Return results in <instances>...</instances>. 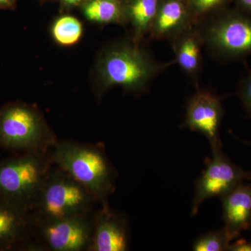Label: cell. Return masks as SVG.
Instances as JSON below:
<instances>
[{"mask_svg":"<svg viewBox=\"0 0 251 251\" xmlns=\"http://www.w3.org/2000/svg\"><path fill=\"white\" fill-rule=\"evenodd\" d=\"M175 61L161 62L132 38L108 46L97 64L99 96L114 87L131 93L148 91L153 81Z\"/></svg>","mask_w":251,"mask_h":251,"instance_id":"cell-1","label":"cell"},{"mask_svg":"<svg viewBox=\"0 0 251 251\" xmlns=\"http://www.w3.org/2000/svg\"><path fill=\"white\" fill-rule=\"evenodd\" d=\"M51 151L54 165L84 185L99 205H109V199L116 188L117 173L103 147L57 140Z\"/></svg>","mask_w":251,"mask_h":251,"instance_id":"cell-2","label":"cell"},{"mask_svg":"<svg viewBox=\"0 0 251 251\" xmlns=\"http://www.w3.org/2000/svg\"><path fill=\"white\" fill-rule=\"evenodd\" d=\"M51 149L22 152L0 161V199L32 212L54 166Z\"/></svg>","mask_w":251,"mask_h":251,"instance_id":"cell-3","label":"cell"},{"mask_svg":"<svg viewBox=\"0 0 251 251\" xmlns=\"http://www.w3.org/2000/svg\"><path fill=\"white\" fill-rule=\"evenodd\" d=\"M57 140L34 105L11 102L0 107V148L21 153L46 151Z\"/></svg>","mask_w":251,"mask_h":251,"instance_id":"cell-4","label":"cell"},{"mask_svg":"<svg viewBox=\"0 0 251 251\" xmlns=\"http://www.w3.org/2000/svg\"><path fill=\"white\" fill-rule=\"evenodd\" d=\"M195 27L204 49L216 60L242 61L251 55V15L226 11L200 20Z\"/></svg>","mask_w":251,"mask_h":251,"instance_id":"cell-5","label":"cell"},{"mask_svg":"<svg viewBox=\"0 0 251 251\" xmlns=\"http://www.w3.org/2000/svg\"><path fill=\"white\" fill-rule=\"evenodd\" d=\"M98 204L92 193L67 171L54 165L44 181L33 215L36 221L92 214Z\"/></svg>","mask_w":251,"mask_h":251,"instance_id":"cell-6","label":"cell"},{"mask_svg":"<svg viewBox=\"0 0 251 251\" xmlns=\"http://www.w3.org/2000/svg\"><path fill=\"white\" fill-rule=\"evenodd\" d=\"M92 213L36 221L31 251H88L92 236Z\"/></svg>","mask_w":251,"mask_h":251,"instance_id":"cell-7","label":"cell"},{"mask_svg":"<svg viewBox=\"0 0 251 251\" xmlns=\"http://www.w3.org/2000/svg\"><path fill=\"white\" fill-rule=\"evenodd\" d=\"M212 158L196 182L191 214L196 216L206 200L222 197L239 184L251 181V171L232 163L225 154L223 146L211 149Z\"/></svg>","mask_w":251,"mask_h":251,"instance_id":"cell-8","label":"cell"},{"mask_svg":"<svg viewBox=\"0 0 251 251\" xmlns=\"http://www.w3.org/2000/svg\"><path fill=\"white\" fill-rule=\"evenodd\" d=\"M197 89L186 103L183 127L204 135L211 149L222 147L220 139V128L224 117L222 98L209 91Z\"/></svg>","mask_w":251,"mask_h":251,"instance_id":"cell-9","label":"cell"},{"mask_svg":"<svg viewBox=\"0 0 251 251\" xmlns=\"http://www.w3.org/2000/svg\"><path fill=\"white\" fill-rule=\"evenodd\" d=\"M130 244L128 219L110 206L92 213V236L88 251H126Z\"/></svg>","mask_w":251,"mask_h":251,"instance_id":"cell-10","label":"cell"},{"mask_svg":"<svg viewBox=\"0 0 251 251\" xmlns=\"http://www.w3.org/2000/svg\"><path fill=\"white\" fill-rule=\"evenodd\" d=\"M36 224L31 211L0 199V251H31Z\"/></svg>","mask_w":251,"mask_h":251,"instance_id":"cell-11","label":"cell"},{"mask_svg":"<svg viewBox=\"0 0 251 251\" xmlns=\"http://www.w3.org/2000/svg\"><path fill=\"white\" fill-rule=\"evenodd\" d=\"M196 24L192 10L184 0H160L148 36L152 40L171 42Z\"/></svg>","mask_w":251,"mask_h":251,"instance_id":"cell-12","label":"cell"},{"mask_svg":"<svg viewBox=\"0 0 251 251\" xmlns=\"http://www.w3.org/2000/svg\"><path fill=\"white\" fill-rule=\"evenodd\" d=\"M224 228L232 242L251 227V181L239 184L221 197Z\"/></svg>","mask_w":251,"mask_h":251,"instance_id":"cell-13","label":"cell"},{"mask_svg":"<svg viewBox=\"0 0 251 251\" xmlns=\"http://www.w3.org/2000/svg\"><path fill=\"white\" fill-rule=\"evenodd\" d=\"M174 52L175 64L199 87V80L203 69L202 39L196 27L184 31L171 41Z\"/></svg>","mask_w":251,"mask_h":251,"instance_id":"cell-14","label":"cell"},{"mask_svg":"<svg viewBox=\"0 0 251 251\" xmlns=\"http://www.w3.org/2000/svg\"><path fill=\"white\" fill-rule=\"evenodd\" d=\"M160 0H130L125 6L126 24L131 26L133 40L141 42L148 35Z\"/></svg>","mask_w":251,"mask_h":251,"instance_id":"cell-15","label":"cell"},{"mask_svg":"<svg viewBox=\"0 0 251 251\" xmlns=\"http://www.w3.org/2000/svg\"><path fill=\"white\" fill-rule=\"evenodd\" d=\"M82 12L87 20L98 24H126L125 6L120 0H90Z\"/></svg>","mask_w":251,"mask_h":251,"instance_id":"cell-16","label":"cell"},{"mask_svg":"<svg viewBox=\"0 0 251 251\" xmlns=\"http://www.w3.org/2000/svg\"><path fill=\"white\" fill-rule=\"evenodd\" d=\"M83 27L77 18L72 16H62L52 24L51 34L54 40L62 46L75 45L82 36Z\"/></svg>","mask_w":251,"mask_h":251,"instance_id":"cell-17","label":"cell"},{"mask_svg":"<svg viewBox=\"0 0 251 251\" xmlns=\"http://www.w3.org/2000/svg\"><path fill=\"white\" fill-rule=\"evenodd\" d=\"M229 240L224 227L219 230L211 231L196 239L193 245L195 251H228Z\"/></svg>","mask_w":251,"mask_h":251,"instance_id":"cell-18","label":"cell"},{"mask_svg":"<svg viewBox=\"0 0 251 251\" xmlns=\"http://www.w3.org/2000/svg\"><path fill=\"white\" fill-rule=\"evenodd\" d=\"M190 7L192 10L196 20V23L200 20L209 16L214 10L219 8L225 0H189Z\"/></svg>","mask_w":251,"mask_h":251,"instance_id":"cell-19","label":"cell"},{"mask_svg":"<svg viewBox=\"0 0 251 251\" xmlns=\"http://www.w3.org/2000/svg\"><path fill=\"white\" fill-rule=\"evenodd\" d=\"M237 95L244 110L251 118V72L242 77L238 85Z\"/></svg>","mask_w":251,"mask_h":251,"instance_id":"cell-20","label":"cell"},{"mask_svg":"<svg viewBox=\"0 0 251 251\" xmlns=\"http://www.w3.org/2000/svg\"><path fill=\"white\" fill-rule=\"evenodd\" d=\"M229 251H251V242L245 239H239L233 244H229Z\"/></svg>","mask_w":251,"mask_h":251,"instance_id":"cell-21","label":"cell"},{"mask_svg":"<svg viewBox=\"0 0 251 251\" xmlns=\"http://www.w3.org/2000/svg\"><path fill=\"white\" fill-rule=\"evenodd\" d=\"M242 11L251 15V0H238Z\"/></svg>","mask_w":251,"mask_h":251,"instance_id":"cell-22","label":"cell"},{"mask_svg":"<svg viewBox=\"0 0 251 251\" xmlns=\"http://www.w3.org/2000/svg\"><path fill=\"white\" fill-rule=\"evenodd\" d=\"M16 0H0V9H13L16 4Z\"/></svg>","mask_w":251,"mask_h":251,"instance_id":"cell-23","label":"cell"},{"mask_svg":"<svg viewBox=\"0 0 251 251\" xmlns=\"http://www.w3.org/2000/svg\"><path fill=\"white\" fill-rule=\"evenodd\" d=\"M82 0H63L66 4L69 5V6H73V5H76L80 3Z\"/></svg>","mask_w":251,"mask_h":251,"instance_id":"cell-24","label":"cell"},{"mask_svg":"<svg viewBox=\"0 0 251 251\" xmlns=\"http://www.w3.org/2000/svg\"><path fill=\"white\" fill-rule=\"evenodd\" d=\"M241 140V141L244 142V143H245L246 144H247V145H249V146H251V143H249V142L244 141V140Z\"/></svg>","mask_w":251,"mask_h":251,"instance_id":"cell-25","label":"cell"}]
</instances>
